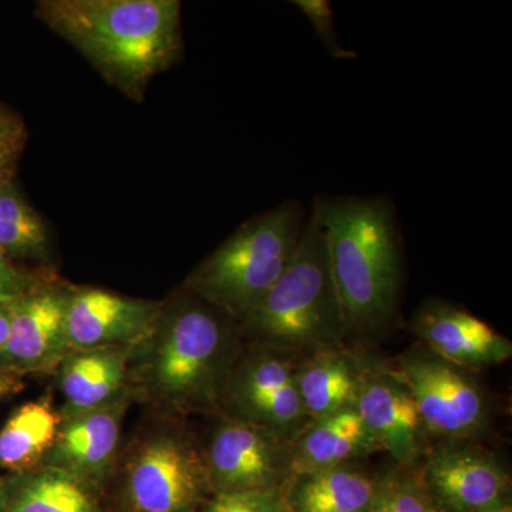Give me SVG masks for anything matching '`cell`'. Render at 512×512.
Wrapping results in <instances>:
<instances>
[{
	"mask_svg": "<svg viewBox=\"0 0 512 512\" xmlns=\"http://www.w3.org/2000/svg\"><path fill=\"white\" fill-rule=\"evenodd\" d=\"M242 348L239 326L192 293L175 292L130 362L137 402L184 420L220 413L222 392Z\"/></svg>",
	"mask_w": 512,
	"mask_h": 512,
	"instance_id": "obj_1",
	"label": "cell"
},
{
	"mask_svg": "<svg viewBox=\"0 0 512 512\" xmlns=\"http://www.w3.org/2000/svg\"><path fill=\"white\" fill-rule=\"evenodd\" d=\"M345 343L379 339L396 326L404 284L403 245L393 201L318 197Z\"/></svg>",
	"mask_w": 512,
	"mask_h": 512,
	"instance_id": "obj_2",
	"label": "cell"
},
{
	"mask_svg": "<svg viewBox=\"0 0 512 512\" xmlns=\"http://www.w3.org/2000/svg\"><path fill=\"white\" fill-rule=\"evenodd\" d=\"M36 16L137 103L184 53L178 0H40Z\"/></svg>",
	"mask_w": 512,
	"mask_h": 512,
	"instance_id": "obj_3",
	"label": "cell"
},
{
	"mask_svg": "<svg viewBox=\"0 0 512 512\" xmlns=\"http://www.w3.org/2000/svg\"><path fill=\"white\" fill-rule=\"evenodd\" d=\"M239 332L242 342L274 350L296 362L348 348L325 229L315 201L291 262L239 325Z\"/></svg>",
	"mask_w": 512,
	"mask_h": 512,
	"instance_id": "obj_4",
	"label": "cell"
},
{
	"mask_svg": "<svg viewBox=\"0 0 512 512\" xmlns=\"http://www.w3.org/2000/svg\"><path fill=\"white\" fill-rule=\"evenodd\" d=\"M306 218L308 212L298 200L255 215L192 269L184 291L241 325L284 274Z\"/></svg>",
	"mask_w": 512,
	"mask_h": 512,
	"instance_id": "obj_5",
	"label": "cell"
},
{
	"mask_svg": "<svg viewBox=\"0 0 512 512\" xmlns=\"http://www.w3.org/2000/svg\"><path fill=\"white\" fill-rule=\"evenodd\" d=\"M210 474L184 420L156 413L121 447L106 491L109 512H201Z\"/></svg>",
	"mask_w": 512,
	"mask_h": 512,
	"instance_id": "obj_6",
	"label": "cell"
},
{
	"mask_svg": "<svg viewBox=\"0 0 512 512\" xmlns=\"http://www.w3.org/2000/svg\"><path fill=\"white\" fill-rule=\"evenodd\" d=\"M394 372L412 393L427 437L441 443L470 441L488 429L491 403L471 372L417 343Z\"/></svg>",
	"mask_w": 512,
	"mask_h": 512,
	"instance_id": "obj_7",
	"label": "cell"
},
{
	"mask_svg": "<svg viewBox=\"0 0 512 512\" xmlns=\"http://www.w3.org/2000/svg\"><path fill=\"white\" fill-rule=\"evenodd\" d=\"M291 357L242 342L222 392L220 413L295 441L311 426Z\"/></svg>",
	"mask_w": 512,
	"mask_h": 512,
	"instance_id": "obj_8",
	"label": "cell"
},
{
	"mask_svg": "<svg viewBox=\"0 0 512 512\" xmlns=\"http://www.w3.org/2000/svg\"><path fill=\"white\" fill-rule=\"evenodd\" d=\"M202 444L212 494L281 490L292 476V444L249 421L215 414Z\"/></svg>",
	"mask_w": 512,
	"mask_h": 512,
	"instance_id": "obj_9",
	"label": "cell"
},
{
	"mask_svg": "<svg viewBox=\"0 0 512 512\" xmlns=\"http://www.w3.org/2000/svg\"><path fill=\"white\" fill-rule=\"evenodd\" d=\"M73 285L49 269L12 302V319L0 366L13 375L53 373L70 352L67 308Z\"/></svg>",
	"mask_w": 512,
	"mask_h": 512,
	"instance_id": "obj_10",
	"label": "cell"
},
{
	"mask_svg": "<svg viewBox=\"0 0 512 512\" xmlns=\"http://www.w3.org/2000/svg\"><path fill=\"white\" fill-rule=\"evenodd\" d=\"M417 471L439 512H488L511 501L510 474L503 464L468 441L431 448Z\"/></svg>",
	"mask_w": 512,
	"mask_h": 512,
	"instance_id": "obj_11",
	"label": "cell"
},
{
	"mask_svg": "<svg viewBox=\"0 0 512 512\" xmlns=\"http://www.w3.org/2000/svg\"><path fill=\"white\" fill-rule=\"evenodd\" d=\"M136 402L134 393H128L107 406L62 419L43 464L72 474L106 498L123 447L124 419Z\"/></svg>",
	"mask_w": 512,
	"mask_h": 512,
	"instance_id": "obj_12",
	"label": "cell"
},
{
	"mask_svg": "<svg viewBox=\"0 0 512 512\" xmlns=\"http://www.w3.org/2000/svg\"><path fill=\"white\" fill-rule=\"evenodd\" d=\"M163 305L97 286L73 285L67 308L69 349L136 346L153 330Z\"/></svg>",
	"mask_w": 512,
	"mask_h": 512,
	"instance_id": "obj_13",
	"label": "cell"
},
{
	"mask_svg": "<svg viewBox=\"0 0 512 512\" xmlns=\"http://www.w3.org/2000/svg\"><path fill=\"white\" fill-rule=\"evenodd\" d=\"M355 409L379 450L396 466L416 468L427 453V433L406 384L393 369L369 367Z\"/></svg>",
	"mask_w": 512,
	"mask_h": 512,
	"instance_id": "obj_14",
	"label": "cell"
},
{
	"mask_svg": "<svg viewBox=\"0 0 512 512\" xmlns=\"http://www.w3.org/2000/svg\"><path fill=\"white\" fill-rule=\"evenodd\" d=\"M410 328L421 345L468 372L500 365L512 356L510 339L473 313L441 299L424 302L414 312Z\"/></svg>",
	"mask_w": 512,
	"mask_h": 512,
	"instance_id": "obj_15",
	"label": "cell"
},
{
	"mask_svg": "<svg viewBox=\"0 0 512 512\" xmlns=\"http://www.w3.org/2000/svg\"><path fill=\"white\" fill-rule=\"evenodd\" d=\"M134 346L70 350L56 367L57 390L62 406L60 419L90 412L134 393L130 362Z\"/></svg>",
	"mask_w": 512,
	"mask_h": 512,
	"instance_id": "obj_16",
	"label": "cell"
},
{
	"mask_svg": "<svg viewBox=\"0 0 512 512\" xmlns=\"http://www.w3.org/2000/svg\"><path fill=\"white\" fill-rule=\"evenodd\" d=\"M0 512H109L106 498L89 484L42 466L0 476Z\"/></svg>",
	"mask_w": 512,
	"mask_h": 512,
	"instance_id": "obj_17",
	"label": "cell"
},
{
	"mask_svg": "<svg viewBox=\"0 0 512 512\" xmlns=\"http://www.w3.org/2000/svg\"><path fill=\"white\" fill-rule=\"evenodd\" d=\"M367 366L346 348L328 350L296 365V384L312 421L355 407Z\"/></svg>",
	"mask_w": 512,
	"mask_h": 512,
	"instance_id": "obj_18",
	"label": "cell"
},
{
	"mask_svg": "<svg viewBox=\"0 0 512 512\" xmlns=\"http://www.w3.org/2000/svg\"><path fill=\"white\" fill-rule=\"evenodd\" d=\"M376 488L377 476L345 464L293 474L281 493L292 512H369Z\"/></svg>",
	"mask_w": 512,
	"mask_h": 512,
	"instance_id": "obj_19",
	"label": "cell"
},
{
	"mask_svg": "<svg viewBox=\"0 0 512 512\" xmlns=\"http://www.w3.org/2000/svg\"><path fill=\"white\" fill-rule=\"evenodd\" d=\"M379 450L355 407L312 421L292 444L293 474L326 470Z\"/></svg>",
	"mask_w": 512,
	"mask_h": 512,
	"instance_id": "obj_20",
	"label": "cell"
},
{
	"mask_svg": "<svg viewBox=\"0 0 512 512\" xmlns=\"http://www.w3.org/2000/svg\"><path fill=\"white\" fill-rule=\"evenodd\" d=\"M60 421L49 399L22 404L0 430V468L15 473L42 466L55 444Z\"/></svg>",
	"mask_w": 512,
	"mask_h": 512,
	"instance_id": "obj_21",
	"label": "cell"
},
{
	"mask_svg": "<svg viewBox=\"0 0 512 512\" xmlns=\"http://www.w3.org/2000/svg\"><path fill=\"white\" fill-rule=\"evenodd\" d=\"M0 248L12 261L52 268V245L42 217L13 180L0 184Z\"/></svg>",
	"mask_w": 512,
	"mask_h": 512,
	"instance_id": "obj_22",
	"label": "cell"
},
{
	"mask_svg": "<svg viewBox=\"0 0 512 512\" xmlns=\"http://www.w3.org/2000/svg\"><path fill=\"white\" fill-rule=\"evenodd\" d=\"M369 512H439L416 468L394 466L377 476L375 501Z\"/></svg>",
	"mask_w": 512,
	"mask_h": 512,
	"instance_id": "obj_23",
	"label": "cell"
},
{
	"mask_svg": "<svg viewBox=\"0 0 512 512\" xmlns=\"http://www.w3.org/2000/svg\"><path fill=\"white\" fill-rule=\"evenodd\" d=\"M201 512H292L281 490L215 493Z\"/></svg>",
	"mask_w": 512,
	"mask_h": 512,
	"instance_id": "obj_24",
	"label": "cell"
},
{
	"mask_svg": "<svg viewBox=\"0 0 512 512\" xmlns=\"http://www.w3.org/2000/svg\"><path fill=\"white\" fill-rule=\"evenodd\" d=\"M296 6L311 23L316 36L328 53L336 59H355L353 50L340 45L338 33L335 28V15L328 0H295Z\"/></svg>",
	"mask_w": 512,
	"mask_h": 512,
	"instance_id": "obj_25",
	"label": "cell"
},
{
	"mask_svg": "<svg viewBox=\"0 0 512 512\" xmlns=\"http://www.w3.org/2000/svg\"><path fill=\"white\" fill-rule=\"evenodd\" d=\"M52 268L26 269L0 248V302H13L29 291Z\"/></svg>",
	"mask_w": 512,
	"mask_h": 512,
	"instance_id": "obj_26",
	"label": "cell"
},
{
	"mask_svg": "<svg viewBox=\"0 0 512 512\" xmlns=\"http://www.w3.org/2000/svg\"><path fill=\"white\" fill-rule=\"evenodd\" d=\"M28 140L25 121L16 111L0 103V143L25 144Z\"/></svg>",
	"mask_w": 512,
	"mask_h": 512,
	"instance_id": "obj_27",
	"label": "cell"
},
{
	"mask_svg": "<svg viewBox=\"0 0 512 512\" xmlns=\"http://www.w3.org/2000/svg\"><path fill=\"white\" fill-rule=\"evenodd\" d=\"M25 144L0 143V184L15 178Z\"/></svg>",
	"mask_w": 512,
	"mask_h": 512,
	"instance_id": "obj_28",
	"label": "cell"
},
{
	"mask_svg": "<svg viewBox=\"0 0 512 512\" xmlns=\"http://www.w3.org/2000/svg\"><path fill=\"white\" fill-rule=\"evenodd\" d=\"M23 387V377L13 375L0 366V402Z\"/></svg>",
	"mask_w": 512,
	"mask_h": 512,
	"instance_id": "obj_29",
	"label": "cell"
},
{
	"mask_svg": "<svg viewBox=\"0 0 512 512\" xmlns=\"http://www.w3.org/2000/svg\"><path fill=\"white\" fill-rule=\"evenodd\" d=\"M10 319H12V302H0V353L8 340Z\"/></svg>",
	"mask_w": 512,
	"mask_h": 512,
	"instance_id": "obj_30",
	"label": "cell"
},
{
	"mask_svg": "<svg viewBox=\"0 0 512 512\" xmlns=\"http://www.w3.org/2000/svg\"><path fill=\"white\" fill-rule=\"evenodd\" d=\"M488 512H512L511 501H510V503L501 505V507L494 508V510H491V511H488Z\"/></svg>",
	"mask_w": 512,
	"mask_h": 512,
	"instance_id": "obj_31",
	"label": "cell"
},
{
	"mask_svg": "<svg viewBox=\"0 0 512 512\" xmlns=\"http://www.w3.org/2000/svg\"><path fill=\"white\" fill-rule=\"evenodd\" d=\"M0 476H2V474H0Z\"/></svg>",
	"mask_w": 512,
	"mask_h": 512,
	"instance_id": "obj_32",
	"label": "cell"
}]
</instances>
